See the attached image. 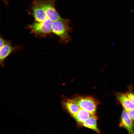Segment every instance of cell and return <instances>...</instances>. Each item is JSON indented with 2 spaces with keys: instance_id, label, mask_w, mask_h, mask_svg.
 <instances>
[{
  "instance_id": "14",
  "label": "cell",
  "mask_w": 134,
  "mask_h": 134,
  "mask_svg": "<svg viewBox=\"0 0 134 134\" xmlns=\"http://www.w3.org/2000/svg\"><path fill=\"white\" fill-rule=\"evenodd\" d=\"M129 99L134 103V94L131 92H129L126 94Z\"/></svg>"
},
{
  "instance_id": "20",
  "label": "cell",
  "mask_w": 134,
  "mask_h": 134,
  "mask_svg": "<svg viewBox=\"0 0 134 134\" xmlns=\"http://www.w3.org/2000/svg\"><path fill=\"white\" fill-rule=\"evenodd\" d=\"M41 133H38V134H41Z\"/></svg>"
},
{
  "instance_id": "10",
  "label": "cell",
  "mask_w": 134,
  "mask_h": 134,
  "mask_svg": "<svg viewBox=\"0 0 134 134\" xmlns=\"http://www.w3.org/2000/svg\"><path fill=\"white\" fill-rule=\"evenodd\" d=\"M93 115H92L87 111L80 108L73 117L78 123L82 124Z\"/></svg>"
},
{
  "instance_id": "12",
  "label": "cell",
  "mask_w": 134,
  "mask_h": 134,
  "mask_svg": "<svg viewBox=\"0 0 134 134\" xmlns=\"http://www.w3.org/2000/svg\"><path fill=\"white\" fill-rule=\"evenodd\" d=\"M0 48L3 47V46L7 44L10 41V40H5L1 36H0Z\"/></svg>"
},
{
  "instance_id": "11",
  "label": "cell",
  "mask_w": 134,
  "mask_h": 134,
  "mask_svg": "<svg viewBox=\"0 0 134 134\" xmlns=\"http://www.w3.org/2000/svg\"><path fill=\"white\" fill-rule=\"evenodd\" d=\"M97 118L95 114L92 116L88 120L82 123L84 126L94 130L98 133L100 131L97 125Z\"/></svg>"
},
{
  "instance_id": "8",
  "label": "cell",
  "mask_w": 134,
  "mask_h": 134,
  "mask_svg": "<svg viewBox=\"0 0 134 134\" xmlns=\"http://www.w3.org/2000/svg\"><path fill=\"white\" fill-rule=\"evenodd\" d=\"M116 97L123 108L126 111L134 108V103L129 99L126 94L123 93H118L116 94Z\"/></svg>"
},
{
  "instance_id": "19",
  "label": "cell",
  "mask_w": 134,
  "mask_h": 134,
  "mask_svg": "<svg viewBox=\"0 0 134 134\" xmlns=\"http://www.w3.org/2000/svg\"><path fill=\"white\" fill-rule=\"evenodd\" d=\"M25 111H23L22 112V113H23L24 112H25Z\"/></svg>"
},
{
  "instance_id": "9",
  "label": "cell",
  "mask_w": 134,
  "mask_h": 134,
  "mask_svg": "<svg viewBox=\"0 0 134 134\" xmlns=\"http://www.w3.org/2000/svg\"><path fill=\"white\" fill-rule=\"evenodd\" d=\"M63 105L68 112L73 117L80 109V107L71 99H68L63 102Z\"/></svg>"
},
{
  "instance_id": "16",
  "label": "cell",
  "mask_w": 134,
  "mask_h": 134,
  "mask_svg": "<svg viewBox=\"0 0 134 134\" xmlns=\"http://www.w3.org/2000/svg\"><path fill=\"white\" fill-rule=\"evenodd\" d=\"M39 93V92H37L36 93V94H38Z\"/></svg>"
},
{
  "instance_id": "2",
  "label": "cell",
  "mask_w": 134,
  "mask_h": 134,
  "mask_svg": "<svg viewBox=\"0 0 134 134\" xmlns=\"http://www.w3.org/2000/svg\"><path fill=\"white\" fill-rule=\"evenodd\" d=\"M52 22L49 19L40 22H35L28 26L30 32L37 37H46L51 32Z\"/></svg>"
},
{
  "instance_id": "21",
  "label": "cell",
  "mask_w": 134,
  "mask_h": 134,
  "mask_svg": "<svg viewBox=\"0 0 134 134\" xmlns=\"http://www.w3.org/2000/svg\"><path fill=\"white\" fill-rule=\"evenodd\" d=\"M41 106H39L38 107H40Z\"/></svg>"
},
{
  "instance_id": "15",
  "label": "cell",
  "mask_w": 134,
  "mask_h": 134,
  "mask_svg": "<svg viewBox=\"0 0 134 134\" xmlns=\"http://www.w3.org/2000/svg\"><path fill=\"white\" fill-rule=\"evenodd\" d=\"M4 0V1L5 2V3H6V4L7 3V1L6 0Z\"/></svg>"
},
{
  "instance_id": "7",
  "label": "cell",
  "mask_w": 134,
  "mask_h": 134,
  "mask_svg": "<svg viewBox=\"0 0 134 134\" xmlns=\"http://www.w3.org/2000/svg\"><path fill=\"white\" fill-rule=\"evenodd\" d=\"M119 126L125 128L129 134H134L132 119L129 116L126 111L124 108L122 113Z\"/></svg>"
},
{
  "instance_id": "5",
  "label": "cell",
  "mask_w": 134,
  "mask_h": 134,
  "mask_svg": "<svg viewBox=\"0 0 134 134\" xmlns=\"http://www.w3.org/2000/svg\"><path fill=\"white\" fill-rule=\"evenodd\" d=\"M20 46H13L10 41L7 44L0 48V63L1 66H4V62L6 58L10 54L20 48Z\"/></svg>"
},
{
  "instance_id": "6",
  "label": "cell",
  "mask_w": 134,
  "mask_h": 134,
  "mask_svg": "<svg viewBox=\"0 0 134 134\" xmlns=\"http://www.w3.org/2000/svg\"><path fill=\"white\" fill-rule=\"evenodd\" d=\"M29 13L33 16L35 22H42L48 18L43 9L33 2L32 3Z\"/></svg>"
},
{
  "instance_id": "4",
  "label": "cell",
  "mask_w": 134,
  "mask_h": 134,
  "mask_svg": "<svg viewBox=\"0 0 134 134\" xmlns=\"http://www.w3.org/2000/svg\"><path fill=\"white\" fill-rule=\"evenodd\" d=\"M71 100L81 108L88 112L92 115L95 114L98 102L91 96H77Z\"/></svg>"
},
{
  "instance_id": "23",
  "label": "cell",
  "mask_w": 134,
  "mask_h": 134,
  "mask_svg": "<svg viewBox=\"0 0 134 134\" xmlns=\"http://www.w3.org/2000/svg\"></svg>"
},
{
  "instance_id": "22",
  "label": "cell",
  "mask_w": 134,
  "mask_h": 134,
  "mask_svg": "<svg viewBox=\"0 0 134 134\" xmlns=\"http://www.w3.org/2000/svg\"><path fill=\"white\" fill-rule=\"evenodd\" d=\"M39 114H37V115H39Z\"/></svg>"
},
{
  "instance_id": "17",
  "label": "cell",
  "mask_w": 134,
  "mask_h": 134,
  "mask_svg": "<svg viewBox=\"0 0 134 134\" xmlns=\"http://www.w3.org/2000/svg\"><path fill=\"white\" fill-rule=\"evenodd\" d=\"M16 99H17L16 98H15V99H14V100H16Z\"/></svg>"
},
{
  "instance_id": "13",
  "label": "cell",
  "mask_w": 134,
  "mask_h": 134,
  "mask_svg": "<svg viewBox=\"0 0 134 134\" xmlns=\"http://www.w3.org/2000/svg\"><path fill=\"white\" fill-rule=\"evenodd\" d=\"M129 117L132 120H134V108L127 111Z\"/></svg>"
},
{
  "instance_id": "18",
  "label": "cell",
  "mask_w": 134,
  "mask_h": 134,
  "mask_svg": "<svg viewBox=\"0 0 134 134\" xmlns=\"http://www.w3.org/2000/svg\"><path fill=\"white\" fill-rule=\"evenodd\" d=\"M17 94V93H14V95H16Z\"/></svg>"
},
{
  "instance_id": "1",
  "label": "cell",
  "mask_w": 134,
  "mask_h": 134,
  "mask_svg": "<svg viewBox=\"0 0 134 134\" xmlns=\"http://www.w3.org/2000/svg\"><path fill=\"white\" fill-rule=\"evenodd\" d=\"M71 31L69 20L62 18L52 22L51 26V32L59 38L60 43H66L71 40L69 34Z\"/></svg>"
},
{
  "instance_id": "3",
  "label": "cell",
  "mask_w": 134,
  "mask_h": 134,
  "mask_svg": "<svg viewBox=\"0 0 134 134\" xmlns=\"http://www.w3.org/2000/svg\"><path fill=\"white\" fill-rule=\"evenodd\" d=\"M33 2L41 7L52 22L61 18L55 7V0H35Z\"/></svg>"
}]
</instances>
